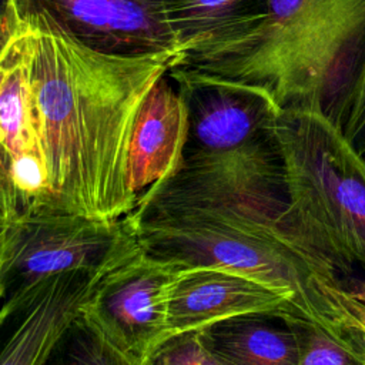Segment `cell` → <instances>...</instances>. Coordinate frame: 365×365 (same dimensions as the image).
<instances>
[{
	"label": "cell",
	"mask_w": 365,
	"mask_h": 365,
	"mask_svg": "<svg viewBox=\"0 0 365 365\" xmlns=\"http://www.w3.org/2000/svg\"><path fill=\"white\" fill-rule=\"evenodd\" d=\"M299 345L298 365H365V354L335 338L327 329L299 317H291Z\"/></svg>",
	"instance_id": "obj_16"
},
{
	"label": "cell",
	"mask_w": 365,
	"mask_h": 365,
	"mask_svg": "<svg viewBox=\"0 0 365 365\" xmlns=\"http://www.w3.org/2000/svg\"><path fill=\"white\" fill-rule=\"evenodd\" d=\"M23 27L117 57L173 56L167 0H13Z\"/></svg>",
	"instance_id": "obj_6"
},
{
	"label": "cell",
	"mask_w": 365,
	"mask_h": 365,
	"mask_svg": "<svg viewBox=\"0 0 365 365\" xmlns=\"http://www.w3.org/2000/svg\"><path fill=\"white\" fill-rule=\"evenodd\" d=\"M185 134V106L167 70L144 96L131 128L127 180L137 201L153 184L178 168Z\"/></svg>",
	"instance_id": "obj_12"
},
{
	"label": "cell",
	"mask_w": 365,
	"mask_h": 365,
	"mask_svg": "<svg viewBox=\"0 0 365 365\" xmlns=\"http://www.w3.org/2000/svg\"><path fill=\"white\" fill-rule=\"evenodd\" d=\"M258 312L298 317L288 292L222 269L180 268L170 288L168 338Z\"/></svg>",
	"instance_id": "obj_11"
},
{
	"label": "cell",
	"mask_w": 365,
	"mask_h": 365,
	"mask_svg": "<svg viewBox=\"0 0 365 365\" xmlns=\"http://www.w3.org/2000/svg\"><path fill=\"white\" fill-rule=\"evenodd\" d=\"M101 275L57 274L0 299V365H43Z\"/></svg>",
	"instance_id": "obj_10"
},
{
	"label": "cell",
	"mask_w": 365,
	"mask_h": 365,
	"mask_svg": "<svg viewBox=\"0 0 365 365\" xmlns=\"http://www.w3.org/2000/svg\"><path fill=\"white\" fill-rule=\"evenodd\" d=\"M31 44L33 31L21 26L0 57V204L11 221L53 207L30 94Z\"/></svg>",
	"instance_id": "obj_9"
},
{
	"label": "cell",
	"mask_w": 365,
	"mask_h": 365,
	"mask_svg": "<svg viewBox=\"0 0 365 365\" xmlns=\"http://www.w3.org/2000/svg\"><path fill=\"white\" fill-rule=\"evenodd\" d=\"M364 60L365 0H264L170 67L261 88L279 110H315L338 127Z\"/></svg>",
	"instance_id": "obj_3"
},
{
	"label": "cell",
	"mask_w": 365,
	"mask_h": 365,
	"mask_svg": "<svg viewBox=\"0 0 365 365\" xmlns=\"http://www.w3.org/2000/svg\"><path fill=\"white\" fill-rule=\"evenodd\" d=\"M43 365L140 364L117 351L81 314H78L54 344Z\"/></svg>",
	"instance_id": "obj_15"
},
{
	"label": "cell",
	"mask_w": 365,
	"mask_h": 365,
	"mask_svg": "<svg viewBox=\"0 0 365 365\" xmlns=\"http://www.w3.org/2000/svg\"><path fill=\"white\" fill-rule=\"evenodd\" d=\"M140 250L127 217L104 220L58 208L30 211L9 224L1 299L57 274H106Z\"/></svg>",
	"instance_id": "obj_5"
},
{
	"label": "cell",
	"mask_w": 365,
	"mask_h": 365,
	"mask_svg": "<svg viewBox=\"0 0 365 365\" xmlns=\"http://www.w3.org/2000/svg\"><path fill=\"white\" fill-rule=\"evenodd\" d=\"M274 128L292 225L339 277L365 271V163L319 111L279 110Z\"/></svg>",
	"instance_id": "obj_4"
},
{
	"label": "cell",
	"mask_w": 365,
	"mask_h": 365,
	"mask_svg": "<svg viewBox=\"0 0 365 365\" xmlns=\"http://www.w3.org/2000/svg\"><path fill=\"white\" fill-rule=\"evenodd\" d=\"M173 56L117 57L33 31L29 81L53 208L120 220L137 205L127 180L134 118Z\"/></svg>",
	"instance_id": "obj_2"
},
{
	"label": "cell",
	"mask_w": 365,
	"mask_h": 365,
	"mask_svg": "<svg viewBox=\"0 0 365 365\" xmlns=\"http://www.w3.org/2000/svg\"><path fill=\"white\" fill-rule=\"evenodd\" d=\"M338 128L348 144L365 163V60Z\"/></svg>",
	"instance_id": "obj_18"
},
{
	"label": "cell",
	"mask_w": 365,
	"mask_h": 365,
	"mask_svg": "<svg viewBox=\"0 0 365 365\" xmlns=\"http://www.w3.org/2000/svg\"><path fill=\"white\" fill-rule=\"evenodd\" d=\"M21 30L13 0H0V57Z\"/></svg>",
	"instance_id": "obj_19"
},
{
	"label": "cell",
	"mask_w": 365,
	"mask_h": 365,
	"mask_svg": "<svg viewBox=\"0 0 365 365\" xmlns=\"http://www.w3.org/2000/svg\"><path fill=\"white\" fill-rule=\"evenodd\" d=\"M341 287L354 298L365 304V278L358 277L355 272L351 275L339 277Z\"/></svg>",
	"instance_id": "obj_20"
},
{
	"label": "cell",
	"mask_w": 365,
	"mask_h": 365,
	"mask_svg": "<svg viewBox=\"0 0 365 365\" xmlns=\"http://www.w3.org/2000/svg\"><path fill=\"white\" fill-rule=\"evenodd\" d=\"M178 269L140 250L100 277L80 314L117 351L148 365L168 339L170 288Z\"/></svg>",
	"instance_id": "obj_8"
},
{
	"label": "cell",
	"mask_w": 365,
	"mask_h": 365,
	"mask_svg": "<svg viewBox=\"0 0 365 365\" xmlns=\"http://www.w3.org/2000/svg\"><path fill=\"white\" fill-rule=\"evenodd\" d=\"M187 113L178 167H201L251 151L275 137L279 108L261 88L168 67Z\"/></svg>",
	"instance_id": "obj_7"
},
{
	"label": "cell",
	"mask_w": 365,
	"mask_h": 365,
	"mask_svg": "<svg viewBox=\"0 0 365 365\" xmlns=\"http://www.w3.org/2000/svg\"><path fill=\"white\" fill-rule=\"evenodd\" d=\"M224 365H298L299 345L291 315L258 312L232 317L197 331Z\"/></svg>",
	"instance_id": "obj_13"
},
{
	"label": "cell",
	"mask_w": 365,
	"mask_h": 365,
	"mask_svg": "<svg viewBox=\"0 0 365 365\" xmlns=\"http://www.w3.org/2000/svg\"><path fill=\"white\" fill-rule=\"evenodd\" d=\"M150 365H224L200 339L197 331L168 338L151 356Z\"/></svg>",
	"instance_id": "obj_17"
},
{
	"label": "cell",
	"mask_w": 365,
	"mask_h": 365,
	"mask_svg": "<svg viewBox=\"0 0 365 365\" xmlns=\"http://www.w3.org/2000/svg\"><path fill=\"white\" fill-rule=\"evenodd\" d=\"M10 217L4 207L0 204V299H1V268L4 259V248H6V235L10 224Z\"/></svg>",
	"instance_id": "obj_21"
},
{
	"label": "cell",
	"mask_w": 365,
	"mask_h": 365,
	"mask_svg": "<svg viewBox=\"0 0 365 365\" xmlns=\"http://www.w3.org/2000/svg\"><path fill=\"white\" fill-rule=\"evenodd\" d=\"M127 220L148 257L288 292L299 318L365 354V304L292 225L282 165L177 168L144 192L141 211Z\"/></svg>",
	"instance_id": "obj_1"
},
{
	"label": "cell",
	"mask_w": 365,
	"mask_h": 365,
	"mask_svg": "<svg viewBox=\"0 0 365 365\" xmlns=\"http://www.w3.org/2000/svg\"><path fill=\"white\" fill-rule=\"evenodd\" d=\"M264 0H167L177 56L201 47L257 10Z\"/></svg>",
	"instance_id": "obj_14"
}]
</instances>
